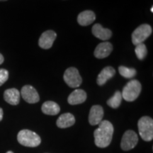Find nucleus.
<instances>
[{"label": "nucleus", "instance_id": "1", "mask_svg": "<svg viewBox=\"0 0 153 153\" xmlns=\"http://www.w3.org/2000/svg\"><path fill=\"white\" fill-rule=\"evenodd\" d=\"M114 131V126L111 122L106 120H101L94 133L95 145L101 148L108 147L111 143Z\"/></svg>", "mask_w": 153, "mask_h": 153}, {"label": "nucleus", "instance_id": "2", "mask_svg": "<svg viewBox=\"0 0 153 153\" xmlns=\"http://www.w3.org/2000/svg\"><path fill=\"white\" fill-rule=\"evenodd\" d=\"M18 142L21 145L30 148H35L41 144V137L35 132L24 129L19 132L17 135Z\"/></svg>", "mask_w": 153, "mask_h": 153}, {"label": "nucleus", "instance_id": "3", "mask_svg": "<svg viewBox=\"0 0 153 153\" xmlns=\"http://www.w3.org/2000/svg\"><path fill=\"white\" fill-rule=\"evenodd\" d=\"M141 84L137 79H133L128 82L122 91V98L126 101H133L139 97L141 92Z\"/></svg>", "mask_w": 153, "mask_h": 153}, {"label": "nucleus", "instance_id": "4", "mask_svg": "<svg viewBox=\"0 0 153 153\" xmlns=\"http://www.w3.org/2000/svg\"><path fill=\"white\" fill-rule=\"evenodd\" d=\"M139 134L145 141H151L153 139V120L149 116H143L137 123Z\"/></svg>", "mask_w": 153, "mask_h": 153}, {"label": "nucleus", "instance_id": "5", "mask_svg": "<svg viewBox=\"0 0 153 153\" xmlns=\"http://www.w3.org/2000/svg\"><path fill=\"white\" fill-rule=\"evenodd\" d=\"M152 27L150 25H140L132 33V43L134 45L143 43V42L152 34Z\"/></svg>", "mask_w": 153, "mask_h": 153}, {"label": "nucleus", "instance_id": "6", "mask_svg": "<svg viewBox=\"0 0 153 153\" xmlns=\"http://www.w3.org/2000/svg\"><path fill=\"white\" fill-rule=\"evenodd\" d=\"M63 78L67 85L72 88L79 87L82 83V78L79 71L77 69L73 67L67 69Z\"/></svg>", "mask_w": 153, "mask_h": 153}, {"label": "nucleus", "instance_id": "7", "mask_svg": "<svg viewBox=\"0 0 153 153\" xmlns=\"http://www.w3.org/2000/svg\"><path fill=\"white\" fill-rule=\"evenodd\" d=\"M138 143V136L135 131L128 130L122 137L120 148L123 150L128 151L133 149Z\"/></svg>", "mask_w": 153, "mask_h": 153}, {"label": "nucleus", "instance_id": "8", "mask_svg": "<svg viewBox=\"0 0 153 153\" xmlns=\"http://www.w3.org/2000/svg\"><path fill=\"white\" fill-rule=\"evenodd\" d=\"M21 94L23 99L29 104H35L40 100L39 95L33 87L30 85H25L22 87Z\"/></svg>", "mask_w": 153, "mask_h": 153}, {"label": "nucleus", "instance_id": "9", "mask_svg": "<svg viewBox=\"0 0 153 153\" xmlns=\"http://www.w3.org/2000/svg\"><path fill=\"white\" fill-rule=\"evenodd\" d=\"M57 34L55 31L52 30H46L41 34L38 41V45L43 49H50L53 46Z\"/></svg>", "mask_w": 153, "mask_h": 153}, {"label": "nucleus", "instance_id": "10", "mask_svg": "<svg viewBox=\"0 0 153 153\" xmlns=\"http://www.w3.org/2000/svg\"><path fill=\"white\" fill-rule=\"evenodd\" d=\"M104 117V109L99 105H94L91 108L89 115V122L91 126L99 125Z\"/></svg>", "mask_w": 153, "mask_h": 153}, {"label": "nucleus", "instance_id": "11", "mask_svg": "<svg viewBox=\"0 0 153 153\" xmlns=\"http://www.w3.org/2000/svg\"><path fill=\"white\" fill-rule=\"evenodd\" d=\"M113 51V45L109 42H103L96 48L94 55L97 58L103 59L108 57Z\"/></svg>", "mask_w": 153, "mask_h": 153}, {"label": "nucleus", "instance_id": "12", "mask_svg": "<svg viewBox=\"0 0 153 153\" xmlns=\"http://www.w3.org/2000/svg\"><path fill=\"white\" fill-rule=\"evenodd\" d=\"M91 31L96 38L102 40V41H107V40L110 39L112 36L111 30L108 29V28H103L102 26L99 24L94 25Z\"/></svg>", "mask_w": 153, "mask_h": 153}, {"label": "nucleus", "instance_id": "13", "mask_svg": "<svg viewBox=\"0 0 153 153\" xmlns=\"http://www.w3.org/2000/svg\"><path fill=\"white\" fill-rule=\"evenodd\" d=\"M87 99V93L82 89H76L69 95L68 101L70 105H77L84 103Z\"/></svg>", "mask_w": 153, "mask_h": 153}, {"label": "nucleus", "instance_id": "14", "mask_svg": "<svg viewBox=\"0 0 153 153\" xmlns=\"http://www.w3.org/2000/svg\"><path fill=\"white\" fill-rule=\"evenodd\" d=\"M116 74V70L114 68L111 66L106 67L101 70L97 77V85L99 86H102L106 83L108 79H111Z\"/></svg>", "mask_w": 153, "mask_h": 153}, {"label": "nucleus", "instance_id": "15", "mask_svg": "<svg viewBox=\"0 0 153 153\" xmlns=\"http://www.w3.org/2000/svg\"><path fill=\"white\" fill-rule=\"evenodd\" d=\"M75 123L74 116L70 113H65L60 116L57 118L56 124L57 126L60 128H67L71 127Z\"/></svg>", "mask_w": 153, "mask_h": 153}, {"label": "nucleus", "instance_id": "16", "mask_svg": "<svg viewBox=\"0 0 153 153\" xmlns=\"http://www.w3.org/2000/svg\"><path fill=\"white\" fill-rule=\"evenodd\" d=\"M4 99L8 104L16 106L20 101V92L15 88L7 89L4 93Z\"/></svg>", "mask_w": 153, "mask_h": 153}, {"label": "nucleus", "instance_id": "17", "mask_svg": "<svg viewBox=\"0 0 153 153\" xmlns=\"http://www.w3.org/2000/svg\"><path fill=\"white\" fill-rule=\"evenodd\" d=\"M96 19L95 14L92 11L86 10L82 11L77 16V22L80 26H86L92 24Z\"/></svg>", "mask_w": 153, "mask_h": 153}, {"label": "nucleus", "instance_id": "18", "mask_svg": "<svg viewBox=\"0 0 153 153\" xmlns=\"http://www.w3.org/2000/svg\"><path fill=\"white\" fill-rule=\"evenodd\" d=\"M41 110L43 114L50 116H55L60 111V107L57 103L52 101H48L42 105Z\"/></svg>", "mask_w": 153, "mask_h": 153}, {"label": "nucleus", "instance_id": "19", "mask_svg": "<svg viewBox=\"0 0 153 153\" xmlns=\"http://www.w3.org/2000/svg\"><path fill=\"white\" fill-rule=\"evenodd\" d=\"M122 101V94L120 91H116L114 96L107 101V104L113 108H117L120 106Z\"/></svg>", "mask_w": 153, "mask_h": 153}, {"label": "nucleus", "instance_id": "20", "mask_svg": "<svg viewBox=\"0 0 153 153\" xmlns=\"http://www.w3.org/2000/svg\"><path fill=\"white\" fill-rule=\"evenodd\" d=\"M118 72L120 75L126 79H131L134 77L137 72L135 69L126 68L125 66H120L118 68Z\"/></svg>", "mask_w": 153, "mask_h": 153}, {"label": "nucleus", "instance_id": "21", "mask_svg": "<svg viewBox=\"0 0 153 153\" xmlns=\"http://www.w3.org/2000/svg\"><path fill=\"white\" fill-rule=\"evenodd\" d=\"M135 54H136L137 57L140 60H144L145 57H146L147 54H148V51H147L146 45H145L144 43H140L135 45Z\"/></svg>", "mask_w": 153, "mask_h": 153}, {"label": "nucleus", "instance_id": "22", "mask_svg": "<svg viewBox=\"0 0 153 153\" xmlns=\"http://www.w3.org/2000/svg\"><path fill=\"white\" fill-rule=\"evenodd\" d=\"M9 78V72L5 69H0V86L3 85Z\"/></svg>", "mask_w": 153, "mask_h": 153}, {"label": "nucleus", "instance_id": "23", "mask_svg": "<svg viewBox=\"0 0 153 153\" xmlns=\"http://www.w3.org/2000/svg\"><path fill=\"white\" fill-rule=\"evenodd\" d=\"M2 118H3V110L2 108H0V121L2 120Z\"/></svg>", "mask_w": 153, "mask_h": 153}, {"label": "nucleus", "instance_id": "24", "mask_svg": "<svg viewBox=\"0 0 153 153\" xmlns=\"http://www.w3.org/2000/svg\"><path fill=\"white\" fill-rule=\"evenodd\" d=\"M4 59L3 55L0 53V65L2 64V63L4 62Z\"/></svg>", "mask_w": 153, "mask_h": 153}, {"label": "nucleus", "instance_id": "25", "mask_svg": "<svg viewBox=\"0 0 153 153\" xmlns=\"http://www.w3.org/2000/svg\"><path fill=\"white\" fill-rule=\"evenodd\" d=\"M6 153H14L12 152V151H8V152H7Z\"/></svg>", "mask_w": 153, "mask_h": 153}, {"label": "nucleus", "instance_id": "26", "mask_svg": "<svg viewBox=\"0 0 153 153\" xmlns=\"http://www.w3.org/2000/svg\"><path fill=\"white\" fill-rule=\"evenodd\" d=\"M151 12H153V7H151Z\"/></svg>", "mask_w": 153, "mask_h": 153}, {"label": "nucleus", "instance_id": "27", "mask_svg": "<svg viewBox=\"0 0 153 153\" xmlns=\"http://www.w3.org/2000/svg\"><path fill=\"white\" fill-rule=\"evenodd\" d=\"M1 1H7V0H0Z\"/></svg>", "mask_w": 153, "mask_h": 153}]
</instances>
